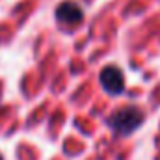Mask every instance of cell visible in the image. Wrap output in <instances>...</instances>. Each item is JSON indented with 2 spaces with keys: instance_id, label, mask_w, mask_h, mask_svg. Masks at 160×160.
<instances>
[{
  "instance_id": "6da1fadb",
  "label": "cell",
  "mask_w": 160,
  "mask_h": 160,
  "mask_svg": "<svg viewBox=\"0 0 160 160\" xmlns=\"http://www.w3.org/2000/svg\"><path fill=\"white\" fill-rule=\"evenodd\" d=\"M143 123V114L138 110V108H123L114 112L110 118H108V125L110 128L119 134V136H128L132 134L134 130L140 128V125Z\"/></svg>"
},
{
  "instance_id": "7a4b0ae2",
  "label": "cell",
  "mask_w": 160,
  "mask_h": 160,
  "mask_svg": "<svg viewBox=\"0 0 160 160\" xmlns=\"http://www.w3.org/2000/svg\"><path fill=\"white\" fill-rule=\"evenodd\" d=\"M99 78H101V86L104 88V91L110 95H118L125 89V77L119 67H114V65L104 67L101 71Z\"/></svg>"
},
{
  "instance_id": "3957f363",
  "label": "cell",
  "mask_w": 160,
  "mask_h": 160,
  "mask_svg": "<svg viewBox=\"0 0 160 160\" xmlns=\"http://www.w3.org/2000/svg\"><path fill=\"white\" fill-rule=\"evenodd\" d=\"M56 19L58 22L62 24H67V26H73V24H78L80 21L84 19V11L77 2H71V0H65L58 6L56 9Z\"/></svg>"
},
{
  "instance_id": "277c9868",
  "label": "cell",
  "mask_w": 160,
  "mask_h": 160,
  "mask_svg": "<svg viewBox=\"0 0 160 160\" xmlns=\"http://www.w3.org/2000/svg\"><path fill=\"white\" fill-rule=\"evenodd\" d=\"M0 160H4V158H2V155H0Z\"/></svg>"
}]
</instances>
